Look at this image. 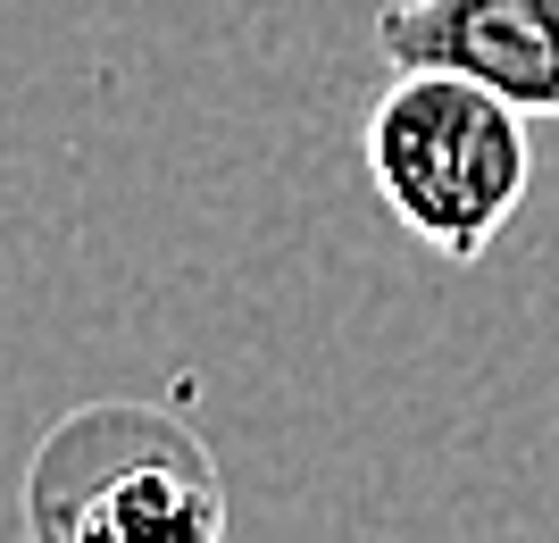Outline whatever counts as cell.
Returning a JSON list of instances; mask_svg holds the SVG:
<instances>
[{"label":"cell","instance_id":"2","mask_svg":"<svg viewBox=\"0 0 559 543\" xmlns=\"http://www.w3.org/2000/svg\"><path fill=\"white\" fill-rule=\"evenodd\" d=\"M359 151H368V185L384 192V210L460 268L510 235L518 201L535 185L526 109L443 68H393Z\"/></svg>","mask_w":559,"mask_h":543},{"label":"cell","instance_id":"3","mask_svg":"<svg viewBox=\"0 0 559 543\" xmlns=\"http://www.w3.org/2000/svg\"><path fill=\"white\" fill-rule=\"evenodd\" d=\"M384 68H443L526 118H559V0H393L376 9Z\"/></svg>","mask_w":559,"mask_h":543},{"label":"cell","instance_id":"1","mask_svg":"<svg viewBox=\"0 0 559 543\" xmlns=\"http://www.w3.org/2000/svg\"><path fill=\"white\" fill-rule=\"evenodd\" d=\"M25 543H226V476L192 418L84 402L25 460Z\"/></svg>","mask_w":559,"mask_h":543}]
</instances>
